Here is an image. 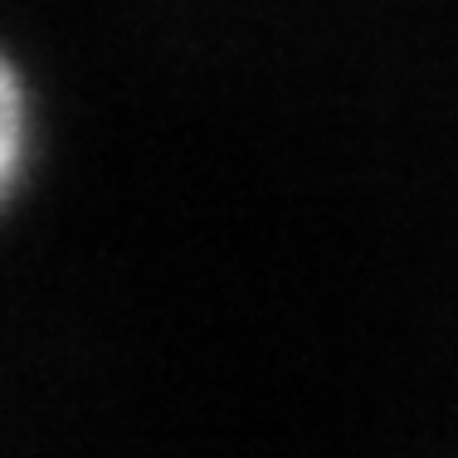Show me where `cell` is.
<instances>
[{"label": "cell", "mask_w": 458, "mask_h": 458, "mask_svg": "<svg viewBox=\"0 0 458 458\" xmlns=\"http://www.w3.org/2000/svg\"><path fill=\"white\" fill-rule=\"evenodd\" d=\"M30 151V113H25V89H20L15 69L0 59V205L15 191L20 171H25Z\"/></svg>", "instance_id": "obj_1"}]
</instances>
